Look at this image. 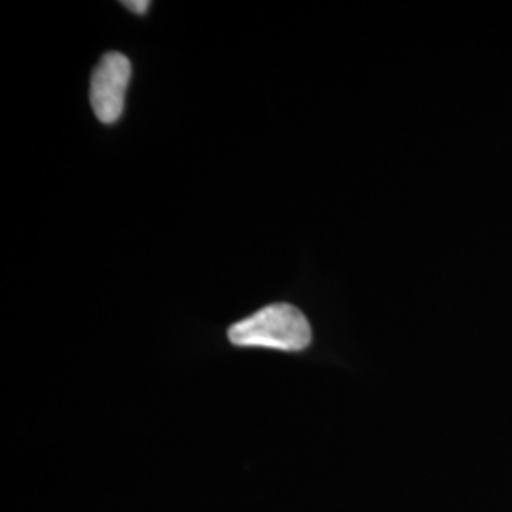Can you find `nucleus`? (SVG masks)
Masks as SVG:
<instances>
[{
  "label": "nucleus",
  "instance_id": "7ed1b4c3",
  "mask_svg": "<svg viewBox=\"0 0 512 512\" xmlns=\"http://www.w3.org/2000/svg\"><path fill=\"white\" fill-rule=\"evenodd\" d=\"M128 10H131L133 14H139V16H143V14H147L148 6H150V2L148 0H129V2H122Z\"/></svg>",
  "mask_w": 512,
  "mask_h": 512
},
{
  "label": "nucleus",
  "instance_id": "f257e3e1",
  "mask_svg": "<svg viewBox=\"0 0 512 512\" xmlns=\"http://www.w3.org/2000/svg\"><path fill=\"white\" fill-rule=\"evenodd\" d=\"M228 338L241 348L302 351L311 344V327L298 308L291 304H272L232 325Z\"/></svg>",
  "mask_w": 512,
  "mask_h": 512
},
{
  "label": "nucleus",
  "instance_id": "f03ea898",
  "mask_svg": "<svg viewBox=\"0 0 512 512\" xmlns=\"http://www.w3.org/2000/svg\"><path fill=\"white\" fill-rule=\"evenodd\" d=\"M131 80V63L120 52L103 55L92 74L90 103L99 122L112 126L120 120Z\"/></svg>",
  "mask_w": 512,
  "mask_h": 512
}]
</instances>
